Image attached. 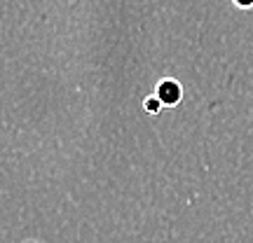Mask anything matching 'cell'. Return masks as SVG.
I'll use <instances>...</instances> for the list:
<instances>
[{
    "instance_id": "obj_3",
    "label": "cell",
    "mask_w": 253,
    "mask_h": 243,
    "mask_svg": "<svg viewBox=\"0 0 253 243\" xmlns=\"http://www.w3.org/2000/svg\"><path fill=\"white\" fill-rule=\"evenodd\" d=\"M235 5L242 9H249V7H253V0H235Z\"/></svg>"
},
{
    "instance_id": "obj_4",
    "label": "cell",
    "mask_w": 253,
    "mask_h": 243,
    "mask_svg": "<svg viewBox=\"0 0 253 243\" xmlns=\"http://www.w3.org/2000/svg\"><path fill=\"white\" fill-rule=\"evenodd\" d=\"M26 243H38V241H26Z\"/></svg>"
},
{
    "instance_id": "obj_2",
    "label": "cell",
    "mask_w": 253,
    "mask_h": 243,
    "mask_svg": "<svg viewBox=\"0 0 253 243\" xmlns=\"http://www.w3.org/2000/svg\"><path fill=\"white\" fill-rule=\"evenodd\" d=\"M143 108H145V112H148V115H157V112H160V110L164 108L162 103H160V101H157V96H150V99H145L143 101Z\"/></svg>"
},
{
    "instance_id": "obj_1",
    "label": "cell",
    "mask_w": 253,
    "mask_h": 243,
    "mask_svg": "<svg viewBox=\"0 0 253 243\" xmlns=\"http://www.w3.org/2000/svg\"><path fill=\"white\" fill-rule=\"evenodd\" d=\"M155 96H157V101H160L162 105L171 108V105H178V103H181L183 87L176 80H171V77H164V80L155 87Z\"/></svg>"
}]
</instances>
